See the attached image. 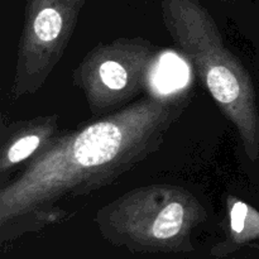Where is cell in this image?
I'll return each mask as SVG.
<instances>
[{
    "label": "cell",
    "instance_id": "cell-1",
    "mask_svg": "<svg viewBox=\"0 0 259 259\" xmlns=\"http://www.w3.org/2000/svg\"><path fill=\"white\" fill-rule=\"evenodd\" d=\"M191 86L151 93L105 118L56 137L0 190L2 224L113 184L158 151L192 101Z\"/></svg>",
    "mask_w": 259,
    "mask_h": 259
},
{
    "label": "cell",
    "instance_id": "cell-2",
    "mask_svg": "<svg viewBox=\"0 0 259 259\" xmlns=\"http://www.w3.org/2000/svg\"><path fill=\"white\" fill-rule=\"evenodd\" d=\"M163 20L220 111L234 125L250 162L259 161V98L252 76L233 55L211 15L196 0H162Z\"/></svg>",
    "mask_w": 259,
    "mask_h": 259
},
{
    "label": "cell",
    "instance_id": "cell-3",
    "mask_svg": "<svg viewBox=\"0 0 259 259\" xmlns=\"http://www.w3.org/2000/svg\"><path fill=\"white\" fill-rule=\"evenodd\" d=\"M163 51L144 38H118L86 53L73 72L94 114L119 110L144 91H153V76Z\"/></svg>",
    "mask_w": 259,
    "mask_h": 259
},
{
    "label": "cell",
    "instance_id": "cell-4",
    "mask_svg": "<svg viewBox=\"0 0 259 259\" xmlns=\"http://www.w3.org/2000/svg\"><path fill=\"white\" fill-rule=\"evenodd\" d=\"M85 0H29L17 50L12 98L37 93L62 58Z\"/></svg>",
    "mask_w": 259,
    "mask_h": 259
},
{
    "label": "cell",
    "instance_id": "cell-5",
    "mask_svg": "<svg viewBox=\"0 0 259 259\" xmlns=\"http://www.w3.org/2000/svg\"><path fill=\"white\" fill-rule=\"evenodd\" d=\"M205 215L201 202L186 189L149 185L109 202L100 217L131 230L147 229L156 240H169Z\"/></svg>",
    "mask_w": 259,
    "mask_h": 259
},
{
    "label": "cell",
    "instance_id": "cell-6",
    "mask_svg": "<svg viewBox=\"0 0 259 259\" xmlns=\"http://www.w3.org/2000/svg\"><path fill=\"white\" fill-rule=\"evenodd\" d=\"M58 120V115L37 116L9 124L3 120L0 136V175L3 185L18 164L33 158L56 138Z\"/></svg>",
    "mask_w": 259,
    "mask_h": 259
},
{
    "label": "cell",
    "instance_id": "cell-7",
    "mask_svg": "<svg viewBox=\"0 0 259 259\" xmlns=\"http://www.w3.org/2000/svg\"><path fill=\"white\" fill-rule=\"evenodd\" d=\"M187 86H190V81L186 63L175 53L163 52L153 76L154 93L169 94Z\"/></svg>",
    "mask_w": 259,
    "mask_h": 259
}]
</instances>
